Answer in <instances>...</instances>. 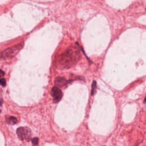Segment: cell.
Instances as JSON below:
<instances>
[{
    "instance_id": "cell-1",
    "label": "cell",
    "mask_w": 146,
    "mask_h": 146,
    "mask_svg": "<svg viewBox=\"0 0 146 146\" xmlns=\"http://www.w3.org/2000/svg\"><path fill=\"white\" fill-rule=\"evenodd\" d=\"M80 52L76 46H70L56 60L59 68H68L75 64L80 58Z\"/></svg>"
},
{
    "instance_id": "cell-2",
    "label": "cell",
    "mask_w": 146,
    "mask_h": 146,
    "mask_svg": "<svg viewBox=\"0 0 146 146\" xmlns=\"http://www.w3.org/2000/svg\"><path fill=\"white\" fill-rule=\"evenodd\" d=\"M23 47V43L10 47L2 51H0V60L11 59L15 56Z\"/></svg>"
},
{
    "instance_id": "cell-3",
    "label": "cell",
    "mask_w": 146,
    "mask_h": 146,
    "mask_svg": "<svg viewBox=\"0 0 146 146\" xmlns=\"http://www.w3.org/2000/svg\"><path fill=\"white\" fill-rule=\"evenodd\" d=\"M17 134L19 139L21 140L30 141L31 137V132L30 129L27 127H19L17 130Z\"/></svg>"
},
{
    "instance_id": "cell-4",
    "label": "cell",
    "mask_w": 146,
    "mask_h": 146,
    "mask_svg": "<svg viewBox=\"0 0 146 146\" xmlns=\"http://www.w3.org/2000/svg\"><path fill=\"white\" fill-rule=\"evenodd\" d=\"M51 95L53 98L54 102L58 103L61 100L63 96V93L59 88L55 86L52 87L51 91Z\"/></svg>"
},
{
    "instance_id": "cell-5",
    "label": "cell",
    "mask_w": 146,
    "mask_h": 146,
    "mask_svg": "<svg viewBox=\"0 0 146 146\" xmlns=\"http://www.w3.org/2000/svg\"><path fill=\"white\" fill-rule=\"evenodd\" d=\"M67 83L66 79L63 77H57L55 80V84L58 87H63Z\"/></svg>"
},
{
    "instance_id": "cell-6",
    "label": "cell",
    "mask_w": 146,
    "mask_h": 146,
    "mask_svg": "<svg viewBox=\"0 0 146 146\" xmlns=\"http://www.w3.org/2000/svg\"><path fill=\"white\" fill-rule=\"evenodd\" d=\"M6 121L8 124H15L17 122V119L14 116H10L6 119Z\"/></svg>"
},
{
    "instance_id": "cell-7",
    "label": "cell",
    "mask_w": 146,
    "mask_h": 146,
    "mask_svg": "<svg viewBox=\"0 0 146 146\" xmlns=\"http://www.w3.org/2000/svg\"><path fill=\"white\" fill-rule=\"evenodd\" d=\"M96 89V83L95 81H94L92 84V90H91V95H94Z\"/></svg>"
},
{
    "instance_id": "cell-8",
    "label": "cell",
    "mask_w": 146,
    "mask_h": 146,
    "mask_svg": "<svg viewBox=\"0 0 146 146\" xmlns=\"http://www.w3.org/2000/svg\"><path fill=\"white\" fill-rule=\"evenodd\" d=\"M6 79H5L2 78V79H0V84L1 86L4 87V86H6Z\"/></svg>"
},
{
    "instance_id": "cell-9",
    "label": "cell",
    "mask_w": 146,
    "mask_h": 146,
    "mask_svg": "<svg viewBox=\"0 0 146 146\" xmlns=\"http://www.w3.org/2000/svg\"><path fill=\"white\" fill-rule=\"evenodd\" d=\"M32 143L33 145H36L38 143V137H34L32 139Z\"/></svg>"
},
{
    "instance_id": "cell-10",
    "label": "cell",
    "mask_w": 146,
    "mask_h": 146,
    "mask_svg": "<svg viewBox=\"0 0 146 146\" xmlns=\"http://www.w3.org/2000/svg\"><path fill=\"white\" fill-rule=\"evenodd\" d=\"M5 75V72L3 71L0 70V78H2Z\"/></svg>"
}]
</instances>
